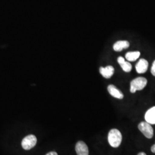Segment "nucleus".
Segmentation results:
<instances>
[{
  "instance_id": "nucleus-16",
  "label": "nucleus",
  "mask_w": 155,
  "mask_h": 155,
  "mask_svg": "<svg viewBox=\"0 0 155 155\" xmlns=\"http://www.w3.org/2000/svg\"><path fill=\"white\" fill-rule=\"evenodd\" d=\"M137 155H147L144 152H140V153H139V154Z\"/></svg>"
},
{
  "instance_id": "nucleus-2",
  "label": "nucleus",
  "mask_w": 155,
  "mask_h": 155,
  "mask_svg": "<svg viewBox=\"0 0 155 155\" xmlns=\"http://www.w3.org/2000/svg\"><path fill=\"white\" fill-rule=\"evenodd\" d=\"M147 84V80L143 77H139L133 79L130 82V92L134 93L137 90L144 89Z\"/></svg>"
},
{
  "instance_id": "nucleus-10",
  "label": "nucleus",
  "mask_w": 155,
  "mask_h": 155,
  "mask_svg": "<svg viewBox=\"0 0 155 155\" xmlns=\"http://www.w3.org/2000/svg\"><path fill=\"white\" fill-rule=\"evenodd\" d=\"M117 61H118V63L120 64V65L121 67L122 70L125 72H129L132 70V67L131 64L127 61H125V59L122 57L121 56L118 57Z\"/></svg>"
},
{
  "instance_id": "nucleus-14",
  "label": "nucleus",
  "mask_w": 155,
  "mask_h": 155,
  "mask_svg": "<svg viewBox=\"0 0 155 155\" xmlns=\"http://www.w3.org/2000/svg\"><path fill=\"white\" fill-rule=\"evenodd\" d=\"M46 155H58V153L55 152H51L48 153H47Z\"/></svg>"
},
{
  "instance_id": "nucleus-6",
  "label": "nucleus",
  "mask_w": 155,
  "mask_h": 155,
  "mask_svg": "<svg viewBox=\"0 0 155 155\" xmlns=\"http://www.w3.org/2000/svg\"><path fill=\"white\" fill-rule=\"evenodd\" d=\"M148 67V62L144 59L139 60L136 65V70L139 74H143L147 71Z\"/></svg>"
},
{
  "instance_id": "nucleus-4",
  "label": "nucleus",
  "mask_w": 155,
  "mask_h": 155,
  "mask_svg": "<svg viewBox=\"0 0 155 155\" xmlns=\"http://www.w3.org/2000/svg\"><path fill=\"white\" fill-rule=\"evenodd\" d=\"M37 143V139L35 136L30 134L25 137L22 140L21 145L23 149L29 150L33 148Z\"/></svg>"
},
{
  "instance_id": "nucleus-15",
  "label": "nucleus",
  "mask_w": 155,
  "mask_h": 155,
  "mask_svg": "<svg viewBox=\"0 0 155 155\" xmlns=\"http://www.w3.org/2000/svg\"><path fill=\"white\" fill-rule=\"evenodd\" d=\"M151 150L153 153H155V144H154L152 147H151Z\"/></svg>"
},
{
  "instance_id": "nucleus-11",
  "label": "nucleus",
  "mask_w": 155,
  "mask_h": 155,
  "mask_svg": "<svg viewBox=\"0 0 155 155\" xmlns=\"http://www.w3.org/2000/svg\"><path fill=\"white\" fill-rule=\"evenodd\" d=\"M129 47V43L127 41L121 40L117 41L113 45V49L116 51H121L124 49H127Z\"/></svg>"
},
{
  "instance_id": "nucleus-13",
  "label": "nucleus",
  "mask_w": 155,
  "mask_h": 155,
  "mask_svg": "<svg viewBox=\"0 0 155 155\" xmlns=\"http://www.w3.org/2000/svg\"><path fill=\"white\" fill-rule=\"evenodd\" d=\"M151 73L153 76L155 77V61H153V63L152 64V66L151 68Z\"/></svg>"
},
{
  "instance_id": "nucleus-8",
  "label": "nucleus",
  "mask_w": 155,
  "mask_h": 155,
  "mask_svg": "<svg viewBox=\"0 0 155 155\" xmlns=\"http://www.w3.org/2000/svg\"><path fill=\"white\" fill-rule=\"evenodd\" d=\"M100 72L101 74L105 78H110L114 74V68L111 66H108L104 67H101L100 69Z\"/></svg>"
},
{
  "instance_id": "nucleus-5",
  "label": "nucleus",
  "mask_w": 155,
  "mask_h": 155,
  "mask_svg": "<svg viewBox=\"0 0 155 155\" xmlns=\"http://www.w3.org/2000/svg\"><path fill=\"white\" fill-rule=\"evenodd\" d=\"M75 150L78 155H89V149L87 145L83 141H78L76 146Z\"/></svg>"
},
{
  "instance_id": "nucleus-7",
  "label": "nucleus",
  "mask_w": 155,
  "mask_h": 155,
  "mask_svg": "<svg viewBox=\"0 0 155 155\" xmlns=\"http://www.w3.org/2000/svg\"><path fill=\"white\" fill-rule=\"evenodd\" d=\"M107 90L111 96L118 99L121 100L124 98V95L113 84H110L107 87Z\"/></svg>"
},
{
  "instance_id": "nucleus-9",
  "label": "nucleus",
  "mask_w": 155,
  "mask_h": 155,
  "mask_svg": "<svg viewBox=\"0 0 155 155\" xmlns=\"http://www.w3.org/2000/svg\"><path fill=\"white\" fill-rule=\"evenodd\" d=\"M146 121L150 124H155V106L147 111L145 116Z\"/></svg>"
},
{
  "instance_id": "nucleus-12",
  "label": "nucleus",
  "mask_w": 155,
  "mask_h": 155,
  "mask_svg": "<svg viewBox=\"0 0 155 155\" xmlns=\"http://www.w3.org/2000/svg\"><path fill=\"white\" fill-rule=\"evenodd\" d=\"M140 55V52L139 51L129 52L126 54L125 58L127 61H136Z\"/></svg>"
},
{
  "instance_id": "nucleus-3",
  "label": "nucleus",
  "mask_w": 155,
  "mask_h": 155,
  "mask_svg": "<svg viewBox=\"0 0 155 155\" xmlns=\"http://www.w3.org/2000/svg\"><path fill=\"white\" fill-rule=\"evenodd\" d=\"M139 130L148 139H152L153 136V129L148 122H141L139 124Z\"/></svg>"
},
{
  "instance_id": "nucleus-1",
  "label": "nucleus",
  "mask_w": 155,
  "mask_h": 155,
  "mask_svg": "<svg viewBox=\"0 0 155 155\" xmlns=\"http://www.w3.org/2000/svg\"><path fill=\"white\" fill-rule=\"evenodd\" d=\"M108 141L112 147H118L122 141V134L116 129H113L108 134Z\"/></svg>"
}]
</instances>
